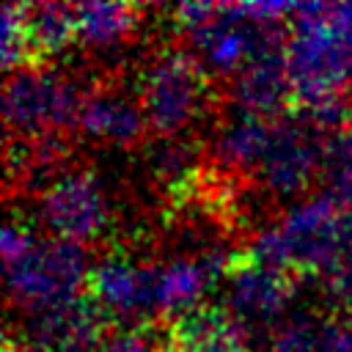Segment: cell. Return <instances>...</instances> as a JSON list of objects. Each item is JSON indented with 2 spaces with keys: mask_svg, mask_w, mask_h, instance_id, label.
Returning a JSON list of instances; mask_svg holds the SVG:
<instances>
[{
  "mask_svg": "<svg viewBox=\"0 0 352 352\" xmlns=\"http://www.w3.org/2000/svg\"><path fill=\"white\" fill-rule=\"evenodd\" d=\"M138 8L126 3H102V0H88L74 6V30L77 41L91 50L110 55L121 50L129 36L138 28Z\"/></svg>",
  "mask_w": 352,
  "mask_h": 352,
  "instance_id": "obj_19",
  "label": "cell"
},
{
  "mask_svg": "<svg viewBox=\"0 0 352 352\" xmlns=\"http://www.w3.org/2000/svg\"><path fill=\"white\" fill-rule=\"evenodd\" d=\"M0 58L6 72L25 66L30 58L28 30H25V6L6 3L0 11Z\"/></svg>",
  "mask_w": 352,
  "mask_h": 352,
  "instance_id": "obj_23",
  "label": "cell"
},
{
  "mask_svg": "<svg viewBox=\"0 0 352 352\" xmlns=\"http://www.w3.org/2000/svg\"><path fill=\"white\" fill-rule=\"evenodd\" d=\"M173 16L192 58L214 77L231 80L256 58L286 52L289 44L283 22H256L239 3H182Z\"/></svg>",
  "mask_w": 352,
  "mask_h": 352,
  "instance_id": "obj_3",
  "label": "cell"
},
{
  "mask_svg": "<svg viewBox=\"0 0 352 352\" xmlns=\"http://www.w3.org/2000/svg\"><path fill=\"white\" fill-rule=\"evenodd\" d=\"M165 352H179V349H173V346H170V349H165Z\"/></svg>",
  "mask_w": 352,
  "mask_h": 352,
  "instance_id": "obj_26",
  "label": "cell"
},
{
  "mask_svg": "<svg viewBox=\"0 0 352 352\" xmlns=\"http://www.w3.org/2000/svg\"><path fill=\"white\" fill-rule=\"evenodd\" d=\"M341 212L330 198L311 195V198H300L294 201L275 226L289 264L302 267V270H314L316 275H322L336 253V242H338V226H341Z\"/></svg>",
  "mask_w": 352,
  "mask_h": 352,
  "instance_id": "obj_9",
  "label": "cell"
},
{
  "mask_svg": "<svg viewBox=\"0 0 352 352\" xmlns=\"http://www.w3.org/2000/svg\"><path fill=\"white\" fill-rule=\"evenodd\" d=\"M319 184L338 209H352V124L324 138Z\"/></svg>",
  "mask_w": 352,
  "mask_h": 352,
  "instance_id": "obj_21",
  "label": "cell"
},
{
  "mask_svg": "<svg viewBox=\"0 0 352 352\" xmlns=\"http://www.w3.org/2000/svg\"><path fill=\"white\" fill-rule=\"evenodd\" d=\"M173 349L179 352H248L250 336L217 305H198L173 319Z\"/></svg>",
  "mask_w": 352,
  "mask_h": 352,
  "instance_id": "obj_17",
  "label": "cell"
},
{
  "mask_svg": "<svg viewBox=\"0 0 352 352\" xmlns=\"http://www.w3.org/2000/svg\"><path fill=\"white\" fill-rule=\"evenodd\" d=\"M289 96H294V91L286 69V52L256 58L228 80V102L236 113L275 121L280 118Z\"/></svg>",
  "mask_w": 352,
  "mask_h": 352,
  "instance_id": "obj_13",
  "label": "cell"
},
{
  "mask_svg": "<svg viewBox=\"0 0 352 352\" xmlns=\"http://www.w3.org/2000/svg\"><path fill=\"white\" fill-rule=\"evenodd\" d=\"M322 280L333 308L344 316H352V209L341 212L336 253L322 272Z\"/></svg>",
  "mask_w": 352,
  "mask_h": 352,
  "instance_id": "obj_22",
  "label": "cell"
},
{
  "mask_svg": "<svg viewBox=\"0 0 352 352\" xmlns=\"http://www.w3.org/2000/svg\"><path fill=\"white\" fill-rule=\"evenodd\" d=\"M275 121L231 110L214 126V135L209 140L212 162L228 176H256V170L270 148Z\"/></svg>",
  "mask_w": 352,
  "mask_h": 352,
  "instance_id": "obj_15",
  "label": "cell"
},
{
  "mask_svg": "<svg viewBox=\"0 0 352 352\" xmlns=\"http://www.w3.org/2000/svg\"><path fill=\"white\" fill-rule=\"evenodd\" d=\"M324 138L300 116H280L272 126L270 148L256 170L264 192L275 198H292L308 190L322 170Z\"/></svg>",
  "mask_w": 352,
  "mask_h": 352,
  "instance_id": "obj_7",
  "label": "cell"
},
{
  "mask_svg": "<svg viewBox=\"0 0 352 352\" xmlns=\"http://www.w3.org/2000/svg\"><path fill=\"white\" fill-rule=\"evenodd\" d=\"M85 94L60 69L25 63L6 74L3 118L11 135L38 138L77 124Z\"/></svg>",
  "mask_w": 352,
  "mask_h": 352,
  "instance_id": "obj_4",
  "label": "cell"
},
{
  "mask_svg": "<svg viewBox=\"0 0 352 352\" xmlns=\"http://www.w3.org/2000/svg\"><path fill=\"white\" fill-rule=\"evenodd\" d=\"M206 72L184 47L160 50L140 74V110L157 138L182 135L204 110Z\"/></svg>",
  "mask_w": 352,
  "mask_h": 352,
  "instance_id": "obj_5",
  "label": "cell"
},
{
  "mask_svg": "<svg viewBox=\"0 0 352 352\" xmlns=\"http://www.w3.org/2000/svg\"><path fill=\"white\" fill-rule=\"evenodd\" d=\"M228 250L214 248L206 253H176L157 267V305L162 316H184L198 308L209 286L226 272Z\"/></svg>",
  "mask_w": 352,
  "mask_h": 352,
  "instance_id": "obj_12",
  "label": "cell"
},
{
  "mask_svg": "<svg viewBox=\"0 0 352 352\" xmlns=\"http://www.w3.org/2000/svg\"><path fill=\"white\" fill-rule=\"evenodd\" d=\"M201 146L184 135L154 138L143 146L146 176L168 195H187L201 179Z\"/></svg>",
  "mask_w": 352,
  "mask_h": 352,
  "instance_id": "obj_16",
  "label": "cell"
},
{
  "mask_svg": "<svg viewBox=\"0 0 352 352\" xmlns=\"http://www.w3.org/2000/svg\"><path fill=\"white\" fill-rule=\"evenodd\" d=\"M294 286L286 272L261 270L253 264H239L226 283L223 308L248 333H261L283 324L286 308L292 302Z\"/></svg>",
  "mask_w": 352,
  "mask_h": 352,
  "instance_id": "obj_10",
  "label": "cell"
},
{
  "mask_svg": "<svg viewBox=\"0 0 352 352\" xmlns=\"http://www.w3.org/2000/svg\"><path fill=\"white\" fill-rule=\"evenodd\" d=\"M96 352H160V349H157V336L148 327L124 324L104 333Z\"/></svg>",
  "mask_w": 352,
  "mask_h": 352,
  "instance_id": "obj_24",
  "label": "cell"
},
{
  "mask_svg": "<svg viewBox=\"0 0 352 352\" xmlns=\"http://www.w3.org/2000/svg\"><path fill=\"white\" fill-rule=\"evenodd\" d=\"M104 314L91 297L25 316L19 344L28 352H96L102 344Z\"/></svg>",
  "mask_w": 352,
  "mask_h": 352,
  "instance_id": "obj_11",
  "label": "cell"
},
{
  "mask_svg": "<svg viewBox=\"0 0 352 352\" xmlns=\"http://www.w3.org/2000/svg\"><path fill=\"white\" fill-rule=\"evenodd\" d=\"M25 30H28L30 58L58 55L77 38L74 6H66V3L25 6Z\"/></svg>",
  "mask_w": 352,
  "mask_h": 352,
  "instance_id": "obj_20",
  "label": "cell"
},
{
  "mask_svg": "<svg viewBox=\"0 0 352 352\" xmlns=\"http://www.w3.org/2000/svg\"><path fill=\"white\" fill-rule=\"evenodd\" d=\"M6 352H28V349H25L22 344H11V341H8V344H6Z\"/></svg>",
  "mask_w": 352,
  "mask_h": 352,
  "instance_id": "obj_25",
  "label": "cell"
},
{
  "mask_svg": "<svg viewBox=\"0 0 352 352\" xmlns=\"http://www.w3.org/2000/svg\"><path fill=\"white\" fill-rule=\"evenodd\" d=\"M91 300L104 316L126 324L160 314L157 305V264L129 256H104L91 267Z\"/></svg>",
  "mask_w": 352,
  "mask_h": 352,
  "instance_id": "obj_8",
  "label": "cell"
},
{
  "mask_svg": "<svg viewBox=\"0 0 352 352\" xmlns=\"http://www.w3.org/2000/svg\"><path fill=\"white\" fill-rule=\"evenodd\" d=\"M267 352H352V327L341 316L292 314L272 330Z\"/></svg>",
  "mask_w": 352,
  "mask_h": 352,
  "instance_id": "obj_18",
  "label": "cell"
},
{
  "mask_svg": "<svg viewBox=\"0 0 352 352\" xmlns=\"http://www.w3.org/2000/svg\"><path fill=\"white\" fill-rule=\"evenodd\" d=\"M38 220L50 236L69 242H91L110 223L107 192L91 170H63L44 192H38Z\"/></svg>",
  "mask_w": 352,
  "mask_h": 352,
  "instance_id": "obj_6",
  "label": "cell"
},
{
  "mask_svg": "<svg viewBox=\"0 0 352 352\" xmlns=\"http://www.w3.org/2000/svg\"><path fill=\"white\" fill-rule=\"evenodd\" d=\"M74 126L85 138L110 146H135L148 129L140 102L118 88H96L85 94Z\"/></svg>",
  "mask_w": 352,
  "mask_h": 352,
  "instance_id": "obj_14",
  "label": "cell"
},
{
  "mask_svg": "<svg viewBox=\"0 0 352 352\" xmlns=\"http://www.w3.org/2000/svg\"><path fill=\"white\" fill-rule=\"evenodd\" d=\"M286 69L300 104L341 96L352 82V3L294 6Z\"/></svg>",
  "mask_w": 352,
  "mask_h": 352,
  "instance_id": "obj_2",
  "label": "cell"
},
{
  "mask_svg": "<svg viewBox=\"0 0 352 352\" xmlns=\"http://www.w3.org/2000/svg\"><path fill=\"white\" fill-rule=\"evenodd\" d=\"M6 292L25 316L74 302L91 278L85 245L41 236L28 223L8 220L3 228Z\"/></svg>",
  "mask_w": 352,
  "mask_h": 352,
  "instance_id": "obj_1",
  "label": "cell"
}]
</instances>
